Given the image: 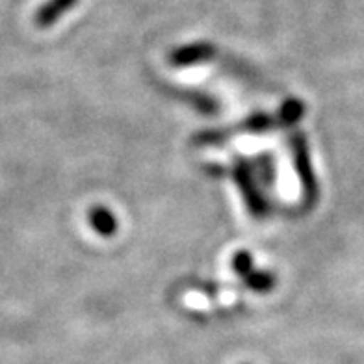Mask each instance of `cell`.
Returning a JSON list of instances; mask_svg holds the SVG:
<instances>
[{
	"label": "cell",
	"mask_w": 364,
	"mask_h": 364,
	"mask_svg": "<svg viewBox=\"0 0 364 364\" xmlns=\"http://www.w3.org/2000/svg\"><path fill=\"white\" fill-rule=\"evenodd\" d=\"M212 54L210 47H205V45H193V47L181 48L177 53H173L171 60L175 65H190L193 62H201L205 58H208Z\"/></svg>",
	"instance_id": "obj_4"
},
{
	"label": "cell",
	"mask_w": 364,
	"mask_h": 364,
	"mask_svg": "<svg viewBox=\"0 0 364 364\" xmlns=\"http://www.w3.org/2000/svg\"><path fill=\"white\" fill-rule=\"evenodd\" d=\"M296 156H297V169H299V175H301V181L305 184V190H307L309 197L314 196L316 190V182H314V173L311 169V162H309L307 149H305V141L299 139V136H296ZM312 199V197H311Z\"/></svg>",
	"instance_id": "obj_2"
},
{
	"label": "cell",
	"mask_w": 364,
	"mask_h": 364,
	"mask_svg": "<svg viewBox=\"0 0 364 364\" xmlns=\"http://www.w3.org/2000/svg\"><path fill=\"white\" fill-rule=\"evenodd\" d=\"M78 0H47L39 11L36 14V24L39 28H48L60 21L62 15L68 14L69 10H73L77 6Z\"/></svg>",
	"instance_id": "obj_1"
},
{
	"label": "cell",
	"mask_w": 364,
	"mask_h": 364,
	"mask_svg": "<svg viewBox=\"0 0 364 364\" xmlns=\"http://www.w3.org/2000/svg\"><path fill=\"white\" fill-rule=\"evenodd\" d=\"M90 223L91 227L102 236H112L117 230V221L114 214L105 206H95L90 210Z\"/></svg>",
	"instance_id": "obj_3"
}]
</instances>
